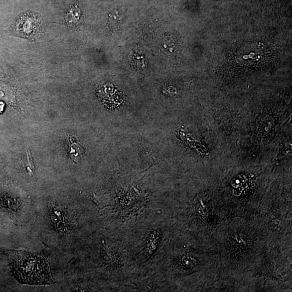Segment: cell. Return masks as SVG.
<instances>
[{
  "instance_id": "obj_2",
  "label": "cell",
  "mask_w": 292,
  "mask_h": 292,
  "mask_svg": "<svg viewBox=\"0 0 292 292\" xmlns=\"http://www.w3.org/2000/svg\"><path fill=\"white\" fill-rule=\"evenodd\" d=\"M44 20L38 14L26 12L20 15L11 28L14 36L36 41L44 33Z\"/></svg>"
},
{
  "instance_id": "obj_1",
  "label": "cell",
  "mask_w": 292,
  "mask_h": 292,
  "mask_svg": "<svg viewBox=\"0 0 292 292\" xmlns=\"http://www.w3.org/2000/svg\"><path fill=\"white\" fill-rule=\"evenodd\" d=\"M10 261L12 272L20 283L38 285L54 283L45 256L16 251L10 253Z\"/></svg>"
},
{
  "instance_id": "obj_3",
  "label": "cell",
  "mask_w": 292,
  "mask_h": 292,
  "mask_svg": "<svg viewBox=\"0 0 292 292\" xmlns=\"http://www.w3.org/2000/svg\"><path fill=\"white\" fill-rule=\"evenodd\" d=\"M81 18V12L76 6H73L66 13L65 20L67 24L71 27L78 24Z\"/></svg>"
}]
</instances>
